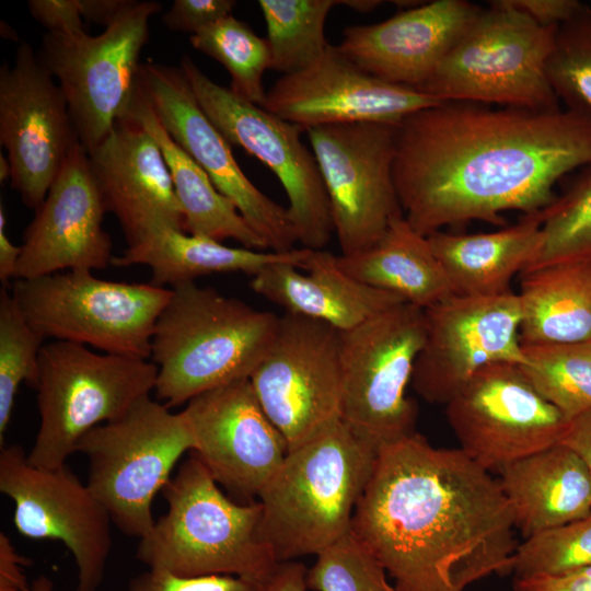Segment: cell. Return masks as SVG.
Listing matches in <instances>:
<instances>
[{"label":"cell","mask_w":591,"mask_h":591,"mask_svg":"<svg viewBox=\"0 0 591 591\" xmlns=\"http://www.w3.org/2000/svg\"><path fill=\"white\" fill-rule=\"evenodd\" d=\"M445 415L460 449L487 471L560 443L569 424L511 362L482 368Z\"/></svg>","instance_id":"2e32d148"},{"label":"cell","mask_w":591,"mask_h":591,"mask_svg":"<svg viewBox=\"0 0 591 591\" xmlns=\"http://www.w3.org/2000/svg\"><path fill=\"white\" fill-rule=\"evenodd\" d=\"M480 10L465 0L424 2L380 23L345 28L337 46L370 74L417 90Z\"/></svg>","instance_id":"cb8c5ba5"},{"label":"cell","mask_w":591,"mask_h":591,"mask_svg":"<svg viewBox=\"0 0 591 591\" xmlns=\"http://www.w3.org/2000/svg\"><path fill=\"white\" fill-rule=\"evenodd\" d=\"M381 0H339V4L348 7L360 13H368L381 5Z\"/></svg>","instance_id":"f907efd6"},{"label":"cell","mask_w":591,"mask_h":591,"mask_svg":"<svg viewBox=\"0 0 591 591\" xmlns=\"http://www.w3.org/2000/svg\"><path fill=\"white\" fill-rule=\"evenodd\" d=\"M518 296L523 346L591 339V262L524 271Z\"/></svg>","instance_id":"4dcf8cb0"},{"label":"cell","mask_w":591,"mask_h":591,"mask_svg":"<svg viewBox=\"0 0 591 591\" xmlns=\"http://www.w3.org/2000/svg\"><path fill=\"white\" fill-rule=\"evenodd\" d=\"M30 14L51 33L85 32L79 0H30Z\"/></svg>","instance_id":"b9f144b4"},{"label":"cell","mask_w":591,"mask_h":591,"mask_svg":"<svg viewBox=\"0 0 591 591\" xmlns=\"http://www.w3.org/2000/svg\"><path fill=\"white\" fill-rule=\"evenodd\" d=\"M193 453L231 494L254 501L287 453V441L265 413L250 379L206 391L182 410Z\"/></svg>","instance_id":"ffe728a7"},{"label":"cell","mask_w":591,"mask_h":591,"mask_svg":"<svg viewBox=\"0 0 591 591\" xmlns=\"http://www.w3.org/2000/svg\"><path fill=\"white\" fill-rule=\"evenodd\" d=\"M339 0H259L265 19L270 68L292 74L309 68L325 51L326 19Z\"/></svg>","instance_id":"1f68e13d"},{"label":"cell","mask_w":591,"mask_h":591,"mask_svg":"<svg viewBox=\"0 0 591 591\" xmlns=\"http://www.w3.org/2000/svg\"><path fill=\"white\" fill-rule=\"evenodd\" d=\"M591 566V513L518 544L513 580L558 577Z\"/></svg>","instance_id":"74e56055"},{"label":"cell","mask_w":591,"mask_h":591,"mask_svg":"<svg viewBox=\"0 0 591 591\" xmlns=\"http://www.w3.org/2000/svg\"><path fill=\"white\" fill-rule=\"evenodd\" d=\"M136 88L171 138L235 205L268 250H294L298 239L288 209L260 192L244 174L232 144L204 112L182 69L153 61L140 63Z\"/></svg>","instance_id":"ac0fdd59"},{"label":"cell","mask_w":591,"mask_h":591,"mask_svg":"<svg viewBox=\"0 0 591 591\" xmlns=\"http://www.w3.org/2000/svg\"><path fill=\"white\" fill-rule=\"evenodd\" d=\"M31 563L19 554L10 537L0 532V591H27L31 583L24 568Z\"/></svg>","instance_id":"ee69618b"},{"label":"cell","mask_w":591,"mask_h":591,"mask_svg":"<svg viewBox=\"0 0 591 591\" xmlns=\"http://www.w3.org/2000/svg\"><path fill=\"white\" fill-rule=\"evenodd\" d=\"M27 591H54V582L46 575H39L31 582Z\"/></svg>","instance_id":"816d5d0a"},{"label":"cell","mask_w":591,"mask_h":591,"mask_svg":"<svg viewBox=\"0 0 591 591\" xmlns=\"http://www.w3.org/2000/svg\"><path fill=\"white\" fill-rule=\"evenodd\" d=\"M300 273L289 263L268 265L252 276L251 288L259 296L297 314L349 331L405 301L345 274L336 255L312 251Z\"/></svg>","instance_id":"d4e9b609"},{"label":"cell","mask_w":591,"mask_h":591,"mask_svg":"<svg viewBox=\"0 0 591 591\" xmlns=\"http://www.w3.org/2000/svg\"><path fill=\"white\" fill-rule=\"evenodd\" d=\"M500 483L460 448L414 432L381 445L351 533L395 591H465L511 572L518 544Z\"/></svg>","instance_id":"7a4b0ae2"},{"label":"cell","mask_w":591,"mask_h":591,"mask_svg":"<svg viewBox=\"0 0 591 591\" xmlns=\"http://www.w3.org/2000/svg\"><path fill=\"white\" fill-rule=\"evenodd\" d=\"M7 217L3 206H0V280L7 287L11 278L14 279L21 246L14 245L7 234Z\"/></svg>","instance_id":"681fc988"},{"label":"cell","mask_w":591,"mask_h":591,"mask_svg":"<svg viewBox=\"0 0 591 591\" xmlns=\"http://www.w3.org/2000/svg\"><path fill=\"white\" fill-rule=\"evenodd\" d=\"M306 572L300 561H280L266 580L265 591H306Z\"/></svg>","instance_id":"bcb514c9"},{"label":"cell","mask_w":591,"mask_h":591,"mask_svg":"<svg viewBox=\"0 0 591 591\" xmlns=\"http://www.w3.org/2000/svg\"><path fill=\"white\" fill-rule=\"evenodd\" d=\"M336 263L358 281L424 310L453 294L427 236L414 230L404 215L395 217L371 247L336 256Z\"/></svg>","instance_id":"f546056e"},{"label":"cell","mask_w":591,"mask_h":591,"mask_svg":"<svg viewBox=\"0 0 591 591\" xmlns=\"http://www.w3.org/2000/svg\"><path fill=\"white\" fill-rule=\"evenodd\" d=\"M426 335L412 385L425 401L447 405L484 367L525 363L521 303L509 291L494 297L451 294L425 310Z\"/></svg>","instance_id":"e0dca14e"},{"label":"cell","mask_w":591,"mask_h":591,"mask_svg":"<svg viewBox=\"0 0 591 591\" xmlns=\"http://www.w3.org/2000/svg\"><path fill=\"white\" fill-rule=\"evenodd\" d=\"M542 211L538 244L522 273L591 262V164L581 167L566 192Z\"/></svg>","instance_id":"836d02e7"},{"label":"cell","mask_w":591,"mask_h":591,"mask_svg":"<svg viewBox=\"0 0 591 591\" xmlns=\"http://www.w3.org/2000/svg\"><path fill=\"white\" fill-rule=\"evenodd\" d=\"M105 213L88 151L79 142L24 231L14 279L106 268L114 256Z\"/></svg>","instance_id":"7402d4cb"},{"label":"cell","mask_w":591,"mask_h":591,"mask_svg":"<svg viewBox=\"0 0 591 591\" xmlns=\"http://www.w3.org/2000/svg\"><path fill=\"white\" fill-rule=\"evenodd\" d=\"M12 294L44 339L148 359L155 322L172 289L104 280L91 270H66L15 280Z\"/></svg>","instance_id":"9c48e42d"},{"label":"cell","mask_w":591,"mask_h":591,"mask_svg":"<svg viewBox=\"0 0 591 591\" xmlns=\"http://www.w3.org/2000/svg\"><path fill=\"white\" fill-rule=\"evenodd\" d=\"M306 586L314 591H395L385 569L351 531L316 555Z\"/></svg>","instance_id":"f35d334b"},{"label":"cell","mask_w":591,"mask_h":591,"mask_svg":"<svg viewBox=\"0 0 591 591\" xmlns=\"http://www.w3.org/2000/svg\"><path fill=\"white\" fill-rule=\"evenodd\" d=\"M279 316L211 287L172 288L151 338L157 399L167 407L250 379L276 334Z\"/></svg>","instance_id":"3957f363"},{"label":"cell","mask_w":591,"mask_h":591,"mask_svg":"<svg viewBox=\"0 0 591 591\" xmlns=\"http://www.w3.org/2000/svg\"><path fill=\"white\" fill-rule=\"evenodd\" d=\"M560 443L584 461L591 475V410L569 421Z\"/></svg>","instance_id":"7dc6e473"},{"label":"cell","mask_w":591,"mask_h":591,"mask_svg":"<svg viewBox=\"0 0 591 591\" xmlns=\"http://www.w3.org/2000/svg\"><path fill=\"white\" fill-rule=\"evenodd\" d=\"M167 503L139 540L137 559L178 577L230 575L265 582L278 561L259 532V501L235 502L192 452L162 489Z\"/></svg>","instance_id":"5b68a950"},{"label":"cell","mask_w":591,"mask_h":591,"mask_svg":"<svg viewBox=\"0 0 591 591\" xmlns=\"http://www.w3.org/2000/svg\"><path fill=\"white\" fill-rule=\"evenodd\" d=\"M591 164V119L569 109L444 101L397 127L393 179L405 219L428 236L468 221L548 207L569 172Z\"/></svg>","instance_id":"6da1fadb"},{"label":"cell","mask_w":591,"mask_h":591,"mask_svg":"<svg viewBox=\"0 0 591 591\" xmlns=\"http://www.w3.org/2000/svg\"><path fill=\"white\" fill-rule=\"evenodd\" d=\"M131 0H79L83 20L107 27L130 4Z\"/></svg>","instance_id":"c3c4849f"},{"label":"cell","mask_w":591,"mask_h":591,"mask_svg":"<svg viewBox=\"0 0 591 591\" xmlns=\"http://www.w3.org/2000/svg\"><path fill=\"white\" fill-rule=\"evenodd\" d=\"M88 155L104 209L118 220L128 246L163 229L185 232L162 151L137 120L120 115Z\"/></svg>","instance_id":"603a6c76"},{"label":"cell","mask_w":591,"mask_h":591,"mask_svg":"<svg viewBox=\"0 0 591 591\" xmlns=\"http://www.w3.org/2000/svg\"><path fill=\"white\" fill-rule=\"evenodd\" d=\"M150 395L120 418L99 425L78 442L89 460L88 486L125 535L146 536L155 523L152 502L194 441L182 412Z\"/></svg>","instance_id":"ba28073f"},{"label":"cell","mask_w":591,"mask_h":591,"mask_svg":"<svg viewBox=\"0 0 591 591\" xmlns=\"http://www.w3.org/2000/svg\"><path fill=\"white\" fill-rule=\"evenodd\" d=\"M234 0H175L162 21L173 32L194 35L232 14Z\"/></svg>","instance_id":"60d3db41"},{"label":"cell","mask_w":591,"mask_h":591,"mask_svg":"<svg viewBox=\"0 0 591 591\" xmlns=\"http://www.w3.org/2000/svg\"><path fill=\"white\" fill-rule=\"evenodd\" d=\"M396 127L357 123L305 131L326 189L341 255L368 250L395 217L404 215L393 179Z\"/></svg>","instance_id":"5bb4252c"},{"label":"cell","mask_w":591,"mask_h":591,"mask_svg":"<svg viewBox=\"0 0 591 591\" xmlns=\"http://www.w3.org/2000/svg\"><path fill=\"white\" fill-rule=\"evenodd\" d=\"M502 4L528 15L544 27L559 26L584 5L578 0H500Z\"/></svg>","instance_id":"7bdbcfd3"},{"label":"cell","mask_w":591,"mask_h":591,"mask_svg":"<svg viewBox=\"0 0 591 591\" xmlns=\"http://www.w3.org/2000/svg\"><path fill=\"white\" fill-rule=\"evenodd\" d=\"M66 97L33 47L22 42L13 66L0 68V143L10 185L34 211L79 143Z\"/></svg>","instance_id":"d6986e66"},{"label":"cell","mask_w":591,"mask_h":591,"mask_svg":"<svg viewBox=\"0 0 591 591\" xmlns=\"http://www.w3.org/2000/svg\"><path fill=\"white\" fill-rule=\"evenodd\" d=\"M265 582L230 575L186 578L148 569L130 579L125 591H265Z\"/></svg>","instance_id":"ab89813d"},{"label":"cell","mask_w":591,"mask_h":591,"mask_svg":"<svg viewBox=\"0 0 591 591\" xmlns=\"http://www.w3.org/2000/svg\"><path fill=\"white\" fill-rule=\"evenodd\" d=\"M515 529L524 538L591 513V475L584 461L558 443L499 470Z\"/></svg>","instance_id":"484cf974"},{"label":"cell","mask_w":591,"mask_h":591,"mask_svg":"<svg viewBox=\"0 0 591 591\" xmlns=\"http://www.w3.org/2000/svg\"><path fill=\"white\" fill-rule=\"evenodd\" d=\"M513 591H591V566L558 577L513 580Z\"/></svg>","instance_id":"f6af8a7d"},{"label":"cell","mask_w":591,"mask_h":591,"mask_svg":"<svg viewBox=\"0 0 591 591\" xmlns=\"http://www.w3.org/2000/svg\"><path fill=\"white\" fill-rule=\"evenodd\" d=\"M120 115L137 120L158 142L184 212L186 233L219 242L232 239L246 248L269 251L264 239L235 205L216 188L206 172L171 138L136 84Z\"/></svg>","instance_id":"f1b7e54d"},{"label":"cell","mask_w":591,"mask_h":591,"mask_svg":"<svg viewBox=\"0 0 591 591\" xmlns=\"http://www.w3.org/2000/svg\"><path fill=\"white\" fill-rule=\"evenodd\" d=\"M161 11L157 1H135L95 36L51 33L43 37L38 59L57 79L88 152L109 134L128 103L139 58L149 39V22Z\"/></svg>","instance_id":"8fae6325"},{"label":"cell","mask_w":591,"mask_h":591,"mask_svg":"<svg viewBox=\"0 0 591 591\" xmlns=\"http://www.w3.org/2000/svg\"><path fill=\"white\" fill-rule=\"evenodd\" d=\"M0 491L14 506L16 531L33 540L61 542L71 553L77 570L76 591H97L112 552V519L67 465L44 468L32 465L19 444L0 450Z\"/></svg>","instance_id":"9a60e30c"},{"label":"cell","mask_w":591,"mask_h":591,"mask_svg":"<svg viewBox=\"0 0 591 591\" xmlns=\"http://www.w3.org/2000/svg\"><path fill=\"white\" fill-rule=\"evenodd\" d=\"M158 367L147 359L96 354L84 345H43L35 385L39 427L27 454L32 465H67L92 428L125 415L154 391Z\"/></svg>","instance_id":"8992f818"},{"label":"cell","mask_w":591,"mask_h":591,"mask_svg":"<svg viewBox=\"0 0 591 591\" xmlns=\"http://www.w3.org/2000/svg\"><path fill=\"white\" fill-rule=\"evenodd\" d=\"M11 176V166L9 163L8 158H4V155L0 154V181L4 182L7 179H10Z\"/></svg>","instance_id":"f5cc1de1"},{"label":"cell","mask_w":591,"mask_h":591,"mask_svg":"<svg viewBox=\"0 0 591 591\" xmlns=\"http://www.w3.org/2000/svg\"><path fill=\"white\" fill-rule=\"evenodd\" d=\"M44 338L31 326L13 294L0 291V444L22 382L35 389Z\"/></svg>","instance_id":"d590c367"},{"label":"cell","mask_w":591,"mask_h":591,"mask_svg":"<svg viewBox=\"0 0 591 591\" xmlns=\"http://www.w3.org/2000/svg\"><path fill=\"white\" fill-rule=\"evenodd\" d=\"M546 77L567 109L591 119V8L557 27Z\"/></svg>","instance_id":"8d00e7d4"},{"label":"cell","mask_w":591,"mask_h":591,"mask_svg":"<svg viewBox=\"0 0 591 591\" xmlns=\"http://www.w3.org/2000/svg\"><path fill=\"white\" fill-rule=\"evenodd\" d=\"M522 347L523 373L567 420L591 410V339Z\"/></svg>","instance_id":"d6a6232c"},{"label":"cell","mask_w":591,"mask_h":591,"mask_svg":"<svg viewBox=\"0 0 591 591\" xmlns=\"http://www.w3.org/2000/svg\"><path fill=\"white\" fill-rule=\"evenodd\" d=\"M425 335V310L407 302L340 332L343 420L378 449L416 432L405 392Z\"/></svg>","instance_id":"30bf717a"},{"label":"cell","mask_w":591,"mask_h":591,"mask_svg":"<svg viewBox=\"0 0 591 591\" xmlns=\"http://www.w3.org/2000/svg\"><path fill=\"white\" fill-rule=\"evenodd\" d=\"M543 211L524 215L513 225L488 233L438 231L427 236L453 294L494 297L529 265L540 240Z\"/></svg>","instance_id":"4316f807"},{"label":"cell","mask_w":591,"mask_h":591,"mask_svg":"<svg viewBox=\"0 0 591 591\" xmlns=\"http://www.w3.org/2000/svg\"><path fill=\"white\" fill-rule=\"evenodd\" d=\"M198 103L227 140L264 163L280 181L298 242L323 250L334 233L331 207L305 129L253 104L212 81L188 57L181 66Z\"/></svg>","instance_id":"7c38bea8"},{"label":"cell","mask_w":591,"mask_h":591,"mask_svg":"<svg viewBox=\"0 0 591 591\" xmlns=\"http://www.w3.org/2000/svg\"><path fill=\"white\" fill-rule=\"evenodd\" d=\"M378 448L344 420L287 453L259 495V532L278 563L317 555L351 531Z\"/></svg>","instance_id":"277c9868"},{"label":"cell","mask_w":591,"mask_h":591,"mask_svg":"<svg viewBox=\"0 0 591 591\" xmlns=\"http://www.w3.org/2000/svg\"><path fill=\"white\" fill-rule=\"evenodd\" d=\"M194 49L219 61L231 78L230 90L264 107L267 92L263 76L270 68V51L262 38L232 14L190 35Z\"/></svg>","instance_id":"e575fe53"},{"label":"cell","mask_w":591,"mask_h":591,"mask_svg":"<svg viewBox=\"0 0 591 591\" xmlns=\"http://www.w3.org/2000/svg\"><path fill=\"white\" fill-rule=\"evenodd\" d=\"M312 251L302 247L277 253L230 247L208 236L163 229L134 246H127L121 255L113 257L112 265H146L151 269V285L162 288L171 286L172 289L218 273L254 276L264 267L277 263H289L302 269Z\"/></svg>","instance_id":"83f0119b"},{"label":"cell","mask_w":591,"mask_h":591,"mask_svg":"<svg viewBox=\"0 0 591 591\" xmlns=\"http://www.w3.org/2000/svg\"><path fill=\"white\" fill-rule=\"evenodd\" d=\"M557 27L490 1L417 90L441 102L557 109L559 100L546 77Z\"/></svg>","instance_id":"52a82bcc"},{"label":"cell","mask_w":591,"mask_h":591,"mask_svg":"<svg viewBox=\"0 0 591 591\" xmlns=\"http://www.w3.org/2000/svg\"><path fill=\"white\" fill-rule=\"evenodd\" d=\"M250 381L289 451L316 439L343 420L340 332L285 312Z\"/></svg>","instance_id":"4fadbf2b"},{"label":"cell","mask_w":591,"mask_h":591,"mask_svg":"<svg viewBox=\"0 0 591 591\" xmlns=\"http://www.w3.org/2000/svg\"><path fill=\"white\" fill-rule=\"evenodd\" d=\"M441 101L414 88L383 81L328 44L309 68L279 78L264 108L305 129L338 124L398 126L407 116Z\"/></svg>","instance_id":"44dd1931"}]
</instances>
